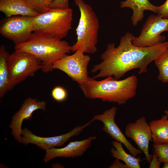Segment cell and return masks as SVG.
<instances>
[{"mask_svg": "<svg viewBox=\"0 0 168 168\" xmlns=\"http://www.w3.org/2000/svg\"><path fill=\"white\" fill-rule=\"evenodd\" d=\"M33 17L12 16L5 20L0 27L1 34L17 44L26 42L34 32Z\"/></svg>", "mask_w": 168, "mask_h": 168, "instance_id": "9", "label": "cell"}, {"mask_svg": "<svg viewBox=\"0 0 168 168\" xmlns=\"http://www.w3.org/2000/svg\"><path fill=\"white\" fill-rule=\"evenodd\" d=\"M96 138V136H90L82 140L71 142L63 147H53L47 150L43 161L47 163L57 157L75 158L81 156L91 147L92 142Z\"/></svg>", "mask_w": 168, "mask_h": 168, "instance_id": "14", "label": "cell"}, {"mask_svg": "<svg viewBox=\"0 0 168 168\" xmlns=\"http://www.w3.org/2000/svg\"><path fill=\"white\" fill-rule=\"evenodd\" d=\"M48 8L59 9L69 8V0H54L50 4Z\"/></svg>", "mask_w": 168, "mask_h": 168, "instance_id": "24", "label": "cell"}, {"mask_svg": "<svg viewBox=\"0 0 168 168\" xmlns=\"http://www.w3.org/2000/svg\"><path fill=\"white\" fill-rule=\"evenodd\" d=\"M10 54L4 45L0 47V97L2 98L9 91L13 89L16 84L10 76L8 60Z\"/></svg>", "mask_w": 168, "mask_h": 168, "instance_id": "17", "label": "cell"}, {"mask_svg": "<svg viewBox=\"0 0 168 168\" xmlns=\"http://www.w3.org/2000/svg\"><path fill=\"white\" fill-rule=\"evenodd\" d=\"M153 146L154 150L160 162L164 163L168 162V143L160 144H154Z\"/></svg>", "mask_w": 168, "mask_h": 168, "instance_id": "21", "label": "cell"}, {"mask_svg": "<svg viewBox=\"0 0 168 168\" xmlns=\"http://www.w3.org/2000/svg\"><path fill=\"white\" fill-rule=\"evenodd\" d=\"M125 134L134 141L144 153L147 161L150 163L153 156L149 152V142L152 140V133L146 118L142 117L134 122L128 123L126 126Z\"/></svg>", "mask_w": 168, "mask_h": 168, "instance_id": "12", "label": "cell"}, {"mask_svg": "<svg viewBox=\"0 0 168 168\" xmlns=\"http://www.w3.org/2000/svg\"><path fill=\"white\" fill-rule=\"evenodd\" d=\"M152 138L154 144L168 143V116L163 115L161 119L150 122Z\"/></svg>", "mask_w": 168, "mask_h": 168, "instance_id": "18", "label": "cell"}, {"mask_svg": "<svg viewBox=\"0 0 168 168\" xmlns=\"http://www.w3.org/2000/svg\"><path fill=\"white\" fill-rule=\"evenodd\" d=\"M79 8L80 17L76 29L77 40L71 46V51H81L84 53L93 54L96 52L99 22L91 7L83 0H75Z\"/></svg>", "mask_w": 168, "mask_h": 168, "instance_id": "4", "label": "cell"}, {"mask_svg": "<svg viewBox=\"0 0 168 168\" xmlns=\"http://www.w3.org/2000/svg\"><path fill=\"white\" fill-rule=\"evenodd\" d=\"M112 147L110 151L113 157L123 161L129 168H140V162L143 160L140 157H135L128 154L124 150L122 144L116 141L112 142Z\"/></svg>", "mask_w": 168, "mask_h": 168, "instance_id": "19", "label": "cell"}, {"mask_svg": "<svg viewBox=\"0 0 168 168\" xmlns=\"http://www.w3.org/2000/svg\"><path fill=\"white\" fill-rule=\"evenodd\" d=\"M133 35L127 32L120 39L116 47L114 43L108 44L100 56L102 62L94 65L91 72H98L93 78L112 76L119 80L125 74L133 69H139L138 74L147 72V67L168 47V41L151 47L136 46L132 41Z\"/></svg>", "mask_w": 168, "mask_h": 168, "instance_id": "1", "label": "cell"}, {"mask_svg": "<svg viewBox=\"0 0 168 168\" xmlns=\"http://www.w3.org/2000/svg\"><path fill=\"white\" fill-rule=\"evenodd\" d=\"M157 15L164 18H168V0H166L164 3L161 5Z\"/></svg>", "mask_w": 168, "mask_h": 168, "instance_id": "25", "label": "cell"}, {"mask_svg": "<svg viewBox=\"0 0 168 168\" xmlns=\"http://www.w3.org/2000/svg\"><path fill=\"white\" fill-rule=\"evenodd\" d=\"M164 113L166 114L168 116V110H166L164 111Z\"/></svg>", "mask_w": 168, "mask_h": 168, "instance_id": "29", "label": "cell"}, {"mask_svg": "<svg viewBox=\"0 0 168 168\" xmlns=\"http://www.w3.org/2000/svg\"><path fill=\"white\" fill-rule=\"evenodd\" d=\"M164 165L162 167V168H168V162L164 163Z\"/></svg>", "mask_w": 168, "mask_h": 168, "instance_id": "28", "label": "cell"}, {"mask_svg": "<svg viewBox=\"0 0 168 168\" xmlns=\"http://www.w3.org/2000/svg\"><path fill=\"white\" fill-rule=\"evenodd\" d=\"M117 108L113 106L104 111L102 114L95 115L92 119L95 120L100 121L103 124L102 130L110 136L115 141L124 144L134 157L143 153L140 149L134 147L127 140L115 121V115Z\"/></svg>", "mask_w": 168, "mask_h": 168, "instance_id": "11", "label": "cell"}, {"mask_svg": "<svg viewBox=\"0 0 168 168\" xmlns=\"http://www.w3.org/2000/svg\"><path fill=\"white\" fill-rule=\"evenodd\" d=\"M168 31V18H164L157 15H150L141 30L139 35L135 37L133 45L139 47L154 46L164 42L165 36L161 34Z\"/></svg>", "mask_w": 168, "mask_h": 168, "instance_id": "8", "label": "cell"}, {"mask_svg": "<svg viewBox=\"0 0 168 168\" xmlns=\"http://www.w3.org/2000/svg\"><path fill=\"white\" fill-rule=\"evenodd\" d=\"M8 66L10 77L16 85L33 76L42 67L41 62L32 54L16 50L10 54Z\"/></svg>", "mask_w": 168, "mask_h": 168, "instance_id": "6", "label": "cell"}, {"mask_svg": "<svg viewBox=\"0 0 168 168\" xmlns=\"http://www.w3.org/2000/svg\"><path fill=\"white\" fill-rule=\"evenodd\" d=\"M110 168H129L128 167L126 164H124L119 161V160L116 159L115 160L113 163L109 167Z\"/></svg>", "mask_w": 168, "mask_h": 168, "instance_id": "27", "label": "cell"}, {"mask_svg": "<svg viewBox=\"0 0 168 168\" xmlns=\"http://www.w3.org/2000/svg\"><path fill=\"white\" fill-rule=\"evenodd\" d=\"M46 105L45 101H38L36 99L31 97L28 98L24 100L21 108L12 116L9 125L12 135L18 142H21V126L23 120L30 119L32 113L35 110H45Z\"/></svg>", "mask_w": 168, "mask_h": 168, "instance_id": "13", "label": "cell"}, {"mask_svg": "<svg viewBox=\"0 0 168 168\" xmlns=\"http://www.w3.org/2000/svg\"><path fill=\"white\" fill-rule=\"evenodd\" d=\"M161 162L159 161V158L156 153L154 150L152 157L150 162L149 168H159L160 167Z\"/></svg>", "mask_w": 168, "mask_h": 168, "instance_id": "26", "label": "cell"}, {"mask_svg": "<svg viewBox=\"0 0 168 168\" xmlns=\"http://www.w3.org/2000/svg\"><path fill=\"white\" fill-rule=\"evenodd\" d=\"M138 82V78L134 75L122 80L116 79L112 76L101 81L89 77L79 86L87 98L99 99L104 102L115 103L121 105L135 96Z\"/></svg>", "mask_w": 168, "mask_h": 168, "instance_id": "2", "label": "cell"}, {"mask_svg": "<svg viewBox=\"0 0 168 168\" xmlns=\"http://www.w3.org/2000/svg\"><path fill=\"white\" fill-rule=\"evenodd\" d=\"M120 7L122 8H129L133 10L131 21L134 26L142 19L144 11L148 10L158 14L161 8V6H155L149 0H126L121 2Z\"/></svg>", "mask_w": 168, "mask_h": 168, "instance_id": "16", "label": "cell"}, {"mask_svg": "<svg viewBox=\"0 0 168 168\" xmlns=\"http://www.w3.org/2000/svg\"><path fill=\"white\" fill-rule=\"evenodd\" d=\"M158 69V79L164 83L168 82V47L155 60Z\"/></svg>", "mask_w": 168, "mask_h": 168, "instance_id": "20", "label": "cell"}, {"mask_svg": "<svg viewBox=\"0 0 168 168\" xmlns=\"http://www.w3.org/2000/svg\"><path fill=\"white\" fill-rule=\"evenodd\" d=\"M54 0H25L37 12H42L49 7Z\"/></svg>", "mask_w": 168, "mask_h": 168, "instance_id": "22", "label": "cell"}, {"mask_svg": "<svg viewBox=\"0 0 168 168\" xmlns=\"http://www.w3.org/2000/svg\"><path fill=\"white\" fill-rule=\"evenodd\" d=\"M53 98L58 102H62L67 98L68 94L65 89L63 87L58 86L54 87L51 92Z\"/></svg>", "mask_w": 168, "mask_h": 168, "instance_id": "23", "label": "cell"}, {"mask_svg": "<svg viewBox=\"0 0 168 168\" xmlns=\"http://www.w3.org/2000/svg\"><path fill=\"white\" fill-rule=\"evenodd\" d=\"M94 122L91 119L86 124L75 127L69 132L64 134L56 136L43 137L33 134L26 128L22 129L21 142L26 145L32 143L45 151L56 147H62L64 144L73 136L79 135L84 129Z\"/></svg>", "mask_w": 168, "mask_h": 168, "instance_id": "10", "label": "cell"}, {"mask_svg": "<svg viewBox=\"0 0 168 168\" xmlns=\"http://www.w3.org/2000/svg\"><path fill=\"white\" fill-rule=\"evenodd\" d=\"M90 59L89 55L78 50L54 62L52 68L64 72L79 85L86 82L89 77L87 67Z\"/></svg>", "mask_w": 168, "mask_h": 168, "instance_id": "7", "label": "cell"}, {"mask_svg": "<svg viewBox=\"0 0 168 168\" xmlns=\"http://www.w3.org/2000/svg\"><path fill=\"white\" fill-rule=\"evenodd\" d=\"M0 11L7 18L16 15L34 17L40 13L25 0H0Z\"/></svg>", "mask_w": 168, "mask_h": 168, "instance_id": "15", "label": "cell"}, {"mask_svg": "<svg viewBox=\"0 0 168 168\" xmlns=\"http://www.w3.org/2000/svg\"><path fill=\"white\" fill-rule=\"evenodd\" d=\"M71 46L66 41L46 37L33 32L26 42L16 44L15 50L30 53L41 63L44 72L53 69V63L70 53Z\"/></svg>", "mask_w": 168, "mask_h": 168, "instance_id": "3", "label": "cell"}, {"mask_svg": "<svg viewBox=\"0 0 168 168\" xmlns=\"http://www.w3.org/2000/svg\"><path fill=\"white\" fill-rule=\"evenodd\" d=\"M72 10L70 8H48L33 17L34 32L47 37L62 40L72 29Z\"/></svg>", "mask_w": 168, "mask_h": 168, "instance_id": "5", "label": "cell"}]
</instances>
